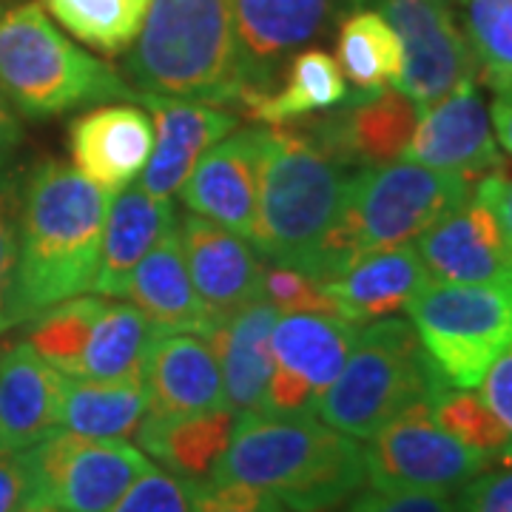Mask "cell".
Returning <instances> with one entry per match:
<instances>
[{"label":"cell","instance_id":"1","mask_svg":"<svg viewBox=\"0 0 512 512\" xmlns=\"http://www.w3.org/2000/svg\"><path fill=\"white\" fill-rule=\"evenodd\" d=\"M111 191L74 165L43 160L20 191L18 325L92 291Z\"/></svg>","mask_w":512,"mask_h":512},{"label":"cell","instance_id":"2","mask_svg":"<svg viewBox=\"0 0 512 512\" xmlns=\"http://www.w3.org/2000/svg\"><path fill=\"white\" fill-rule=\"evenodd\" d=\"M208 481H239L276 495L293 512H328L367 481L365 444L316 413L237 416L228 450Z\"/></svg>","mask_w":512,"mask_h":512},{"label":"cell","instance_id":"3","mask_svg":"<svg viewBox=\"0 0 512 512\" xmlns=\"http://www.w3.org/2000/svg\"><path fill=\"white\" fill-rule=\"evenodd\" d=\"M348 180V165L333 160L296 120L268 126L251 239L259 256L316 279Z\"/></svg>","mask_w":512,"mask_h":512},{"label":"cell","instance_id":"4","mask_svg":"<svg viewBox=\"0 0 512 512\" xmlns=\"http://www.w3.org/2000/svg\"><path fill=\"white\" fill-rule=\"evenodd\" d=\"M473 185L453 171L387 163L350 174L342 214L322 245L316 282H333L362 256L419 239L430 225L470 200Z\"/></svg>","mask_w":512,"mask_h":512},{"label":"cell","instance_id":"5","mask_svg":"<svg viewBox=\"0 0 512 512\" xmlns=\"http://www.w3.org/2000/svg\"><path fill=\"white\" fill-rule=\"evenodd\" d=\"M126 69L140 94L234 109V0H148Z\"/></svg>","mask_w":512,"mask_h":512},{"label":"cell","instance_id":"6","mask_svg":"<svg viewBox=\"0 0 512 512\" xmlns=\"http://www.w3.org/2000/svg\"><path fill=\"white\" fill-rule=\"evenodd\" d=\"M0 92L26 117L140 100L114 66L55 29L40 3H20L0 18Z\"/></svg>","mask_w":512,"mask_h":512},{"label":"cell","instance_id":"7","mask_svg":"<svg viewBox=\"0 0 512 512\" xmlns=\"http://www.w3.org/2000/svg\"><path fill=\"white\" fill-rule=\"evenodd\" d=\"M441 382L413 322L384 316L359 325L348 362L313 413L353 439L367 441Z\"/></svg>","mask_w":512,"mask_h":512},{"label":"cell","instance_id":"8","mask_svg":"<svg viewBox=\"0 0 512 512\" xmlns=\"http://www.w3.org/2000/svg\"><path fill=\"white\" fill-rule=\"evenodd\" d=\"M407 313L441 379L473 390L512 342V271L470 285L430 282Z\"/></svg>","mask_w":512,"mask_h":512},{"label":"cell","instance_id":"9","mask_svg":"<svg viewBox=\"0 0 512 512\" xmlns=\"http://www.w3.org/2000/svg\"><path fill=\"white\" fill-rule=\"evenodd\" d=\"M493 458L453 439L433 419L430 396L404 407L367 439V481L376 490L458 493L467 481L490 470Z\"/></svg>","mask_w":512,"mask_h":512},{"label":"cell","instance_id":"10","mask_svg":"<svg viewBox=\"0 0 512 512\" xmlns=\"http://www.w3.org/2000/svg\"><path fill=\"white\" fill-rule=\"evenodd\" d=\"M26 461L35 495L63 512H109L154 467L126 441L86 439L63 427L26 447Z\"/></svg>","mask_w":512,"mask_h":512},{"label":"cell","instance_id":"11","mask_svg":"<svg viewBox=\"0 0 512 512\" xmlns=\"http://www.w3.org/2000/svg\"><path fill=\"white\" fill-rule=\"evenodd\" d=\"M359 325L336 313H285L271 333L274 370L259 410L274 416L313 413L348 362Z\"/></svg>","mask_w":512,"mask_h":512},{"label":"cell","instance_id":"12","mask_svg":"<svg viewBox=\"0 0 512 512\" xmlns=\"http://www.w3.org/2000/svg\"><path fill=\"white\" fill-rule=\"evenodd\" d=\"M345 3L362 6V0H234L237 103L245 94L274 92L291 57L328 35Z\"/></svg>","mask_w":512,"mask_h":512},{"label":"cell","instance_id":"13","mask_svg":"<svg viewBox=\"0 0 512 512\" xmlns=\"http://www.w3.org/2000/svg\"><path fill=\"white\" fill-rule=\"evenodd\" d=\"M402 40L404 69L396 89L419 109L476 77V60L447 0H373Z\"/></svg>","mask_w":512,"mask_h":512},{"label":"cell","instance_id":"14","mask_svg":"<svg viewBox=\"0 0 512 512\" xmlns=\"http://www.w3.org/2000/svg\"><path fill=\"white\" fill-rule=\"evenodd\" d=\"M419 106L399 89L350 94L345 103L325 109V114L296 117L333 160L342 165L376 168L396 163L413 137Z\"/></svg>","mask_w":512,"mask_h":512},{"label":"cell","instance_id":"15","mask_svg":"<svg viewBox=\"0 0 512 512\" xmlns=\"http://www.w3.org/2000/svg\"><path fill=\"white\" fill-rule=\"evenodd\" d=\"M404 157L410 163L461 174L470 183L504 168L493 137L490 111L478 92L476 77L458 83L453 92L419 109V120L404 148Z\"/></svg>","mask_w":512,"mask_h":512},{"label":"cell","instance_id":"16","mask_svg":"<svg viewBox=\"0 0 512 512\" xmlns=\"http://www.w3.org/2000/svg\"><path fill=\"white\" fill-rule=\"evenodd\" d=\"M268 126H251L222 137L202 154L177 191L188 211L220 222L242 239H254L262 154Z\"/></svg>","mask_w":512,"mask_h":512},{"label":"cell","instance_id":"17","mask_svg":"<svg viewBox=\"0 0 512 512\" xmlns=\"http://www.w3.org/2000/svg\"><path fill=\"white\" fill-rule=\"evenodd\" d=\"M177 231L194 291L214 325L265 299V259L248 239L194 211L183 214Z\"/></svg>","mask_w":512,"mask_h":512},{"label":"cell","instance_id":"18","mask_svg":"<svg viewBox=\"0 0 512 512\" xmlns=\"http://www.w3.org/2000/svg\"><path fill=\"white\" fill-rule=\"evenodd\" d=\"M140 100L151 109L154 120V148L143 168L140 185L154 197L171 200L202 154L222 137L237 128L234 111L200 103V100H177V97H157L140 94Z\"/></svg>","mask_w":512,"mask_h":512},{"label":"cell","instance_id":"19","mask_svg":"<svg viewBox=\"0 0 512 512\" xmlns=\"http://www.w3.org/2000/svg\"><path fill=\"white\" fill-rule=\"evenodd\" d=\"M421 262L433 282H490L510 274L512 259L493 211L470 194L456 211L441 217L419 237Z\"/></svg>","mask_w":512,"mask_h":512},{"label":"cell","instance_id":"20","mask_svg":"<svg viewBox=\"0 0 512 512\" xmlns=\"http://www.w3.org/2000/svg\"><path fill=\"white\" fill-rule=\"evenodd\" d=\"M66 143L74 168L89 183L117 191L146 168L154 120L137 106H100L72 120Z\"/></svg>","mask_w":512,"mask_h":512},{"label":"cell","instance_id":"21","mask_svg":"<svg viewBox=\"0 0 512 512\" xmlns=\"http://www.w3.org/2000/svg\"><path fill=\"white\" fill-rule=\"evenodd\" d=\"M140 379L151 416H188L225 407L217 353L197 333H160L148 348Z\"/></svg>","mask_w":512,"mask_h":512},{"label":"cell","instance_id":"22","mask_svg":"<svg viewBox=\"0 0 512 512\" xmlns=\"http://www.w3.org/2000/svg\"><path fill=\"white\" fill-rule=\"evenodd\" d=\"M66 376L29 342L0 353V444L26 450L60 427Z\"/></svg>","mask_w":512,"mask_h":512},{"label":"cell","instance_id":"23","mask_svg":"<svg viewBox=\"0 0 512 512\" xmlns=\"http://www.w3.org/2000/svg\"><path fill=\"white\" fill-rule=\"evenodd\" d=\"M430 282L433 279L427 274L416 245L404 242L396 248L362 256L339 279L325 282V291L342 319L365 325L373 319L407 311V305Z\"/></svg>","mask_w":512,"mask_h":512},{"label":"cell","instance_id":"24","mask_svg":"<svg viewBox=\"0 0 512 512\" xmlns=\"http://www.w3.org/2000/svg\"><path fill=\"white\" fill-rule=\"evenodd\" d=\"M174 225L177 214L171 200L148 194L143 185H134L111 197L92 291L103 299L126 296L134 268Z\"/></svg>","mask_w":512,"mask_h":512},{"label":"cell","instance_id":"25","mask_svg":"<svg viewBox=\"0 0 512 512\" xmlns=\"http://www.w3.org/2000/svg\"><path fill=\"white\" fill-rule=\"evenodd\" d=\"M126 296L160 333H197L208 339L217 328L194 291L177 225L134 268Z\"/></svg>","mask_w":512,"mask_h":512},{"label":"cell","instance_id":"26","mask_svg":"<svg viewBox=\"0 0 512 512\" xmlns=\"http://www.w3.org/2000/svg\"><path fill=\"white\" fill-rule=\"evenodd\" d=\"M279 316V308H274L268 299H256L248 308L222 319L208 336L220 362L225 407L237 416L259 410L262 404L274 370L271 333Z\"/></svg>","mask_w":512,"mask_h":512},{"label":"cell","instance_id":"27","mask_svg":"<svg viewBox=\"0 0 512 512\" xmlns=\"http://www.w3.org/2000/svg\"><path fill=\"white\" fill-rule=\"evenodd\" d=\"M237 413L228 407L202 410L188 416H151L148 413L137 441L143 453L160 461L168 473L185 481H208L228 450Z\"/></svg>","mask_w":512,"mask_h":512},{"label":"cell","instance_id":"28","mask_svg":"<svg viewBox=\"0 0 512 512\" xmlns=\"http://www.w3.org/2000/svg\"><path fill=\"white\" fill-rule=\"evenodd\" d=\"M282 77L285 83L276 86L274 92L239 97L237 109L248 120L279 126V123H291L296 117L333 109L350 97L339 63L322 49L296 52Z\"/></svg>","mask_w":512,"mask_h":512},{"label":"cell","instance_id":"29","mask_svg":"<svg viewBox=\"0 0 512 512\" xmlns=\"http://www.w3.org/2000/svg\"><path fill=\"white\" fill-rule=\"evenodd\" d=\"M148 416V393L143 379L92 382L72 379L63 384L60 427L86 439L126 441L137 436Z\"/></svg>","mask_w":512,"mask_h":512},{"label":"cell","instance_id":"30","mask_svg":"<svg viewBox=\"0 0 512 512\" xmlns=\"http://www.w3.org/2000/svg\"><path fill=\"white\" fill-rule=\"evenodd\" d=\"M160 330L148 322L140 308L134 305H111L94 319L86 348L72 379H92V382H117V379H140L151 342Z\"/></svg>","mask_w":512,"mask_h":512},{"label":"cell","instance_id":"31","mask_svg":"<svg viewBox=\"0 0 512 512\" xmlns=\"http://www.w3.org/2000/svg\"><path fill=\"white\" fill-rule=\"evenodd\" d=\"M336 63L359 92H382L402 77V40L379 9L359 6L339 23Z\"/></svg>","mask_w":512,"mask_h":512},{"label":"cell","instance_id":"32","mask_svg":"<svg viewBox=\"0 0 512 512\" xmlns=\"http://www.w3.org/2000/svg\"><path fill=\"white\" fill-rule=\"evenodd\" d=\"M46 9L77 40L120 55L140 32L148 0H46Z\"/></svg>","mask_w":512,"mask_h":512},{"label":"cell","instance_id":"33","mask_svg":"<svg viewBox=\"0 0 512 512\" xmlns=\"http://www.w3.org/2000/svg\"><path fill=\"white\" fill-rule=\"evenodd\" d=\"M103 296H74L32 319L26 342L63 376H74L80 353L92 333L97 313L103 311Z\"/></svg>","mask_w":512,"mask_h":512},{"label":"cell","instance_id":"34","mask_svg":"<svg viewBox=\"0 0 512 512\" xmlns=\"http://www.w3.org/2000/svg\"><path fill=\"white\" fill-rule=\"evenodd\" d=\"M476 80L493 92L512 86V0H461Z\"/></svg>","mask_w":512,"mask_h":512},{"label":"cell","instance_id":"35","mask_svg":"<svg viewBox=\"0 0 512 512\" xmlns=\"http://www.w3.org/2000/svg\"><path fill=\"white\" fill-rule=\"evenodd\" d=\"M430 407H433V419L439 421L453 439L484 453V456L507 461L510 436L481 396L470 393L467 387H453V384L441 382L430 393Z\"/></svg>","mask_w":512,"mask_h":512},{"label":"cell","instance_id":"36","mask_svg":"<svg viewBox=\"0 0 512 512\" xmlns=\"http://www.w3.org/2000/svg\"><path fill=\"white\" fill-rule=\"evenodd\" d=\"M20 245V188L0 174V333L18 325L15 282H18Z\"/></svg>","mask_w":512,"mask_h":512},{"label":"cell","instance_id":"37","mask_svg":"<svg viewBox=\"0 0 512 512\" xmlns=\"http://www.w3.org/2000/svg\"><path fill=\"white\" fill-rule=\"evenodd\" d=\"M194 484L197 481L151 467L109 512H194Z\"/></svg>","mask_w":512,"mask_h":512},{"label":"cell","instance_id":"38","mask_svg":"<svg viewBox=\"0 0 512 512\" xmlns=\"http://www.w3.org/2000/svg\"><path fill=\"white\" fill-rule=\"evenodd\" d=\"M265 299L279 313H336L333 299L322 282L285 265H265ZM339 316V313H336Z\"/></svg>","mask_w":512,"mask_h":512},{"label":"cell","instance_id":"39","mask_svg":"<svg viewBox=\"0 0 512 512\" xmlns=\"http://www.w3.org/2000/svg\"><path fill=\"white\" fill-rule=\"evenodd\" d=\"M194 512H293L276 495L239 481H197L194 484Z\"/></svg>","mask_w":512,"mask_h":512},{"label":"cell","instance_id":"40","mask_svg":"<svg viewBox=\"0 0 512 512\" xmlns=\"http://www.w3.org/2000/svg\"><path fill=\"white\" fill-rule=\"evenodd\" d=\"M458 512H512V461L467 481L456 498Z\"/></svg>","mask_w":512,"mask_h":512},{"label":"cell","instance_id":"41","mask_svg":"<svg viewBox=\"0 0 512 512\" xmlns=\"http://www.w3.org/2000/svg\"><path fill=\"white\" fill-rule=\"evenodd\" d=\"M348 512H458L456 498L413 490H370L359 495Z\"/></svg>","mask_w":512,"mask_h":512},{"label":"cell","instance_id":"42","mask_svg":"<svg viewBox=\"0 0 512 512\" xmlns=\"http://www.w3.org/2000/svg\"><path fill=\"white\" fill-rule=\"evenodd\" d=\"M481 399L495 413V419L504 424L510 436V453L507 461H512V342L495 356V362L487 367L481 379Z\"/></svg>","mask_w":512,"mask_h":512},{"label":"cell","instance_id":"43","mask_svg":"<svg viewBox=\"0 0 512 512\" xmlns=\"http://www.w3.org/2000/svg\"><path fill=\"white\" fill-rule=\"evenodd\" d=\"M35 495L26 450L0 444V512H20Z\"/></svg>","mask_w":512,"mask_h":512},{"label":"cell","instance_id":"44","mask_svg":"<svg viewBox=\"0 0 512 512\" xmlns=\"http://www.w3.org/2000/svg\"><path fill=\"white\" fill-rule=\"evenodd\" d=\"M473 194L493 211L495 222L501 228V237H504V245H507L512 259V174H507L504 168H498V171L481 177L473 185Z\"/></svg>","mask_w":512,"mask_h":512},{"label":"cell","instance_id":"45","mask_svg":"<svg viewBox=\"0 0 512 512\" xmlns=\"http://www.w3.org/2000/svg\"><path fill=\"white\" fill-rule=\"evenodd\" d=\"M23 143V128L20 120L15 117V111L9 106L6 94L0 92V168L15 157V151Z\"/></svg>","mask_w":512,"mask_h":512},{"label":"cell","instance_id":"46","mask_svg":"<svg viewBox=\"0 0 512 512\" xmlns=\"http://www.w3.org/2000/svg\"><path fill=\"white\" fill-rule=\"evenodd\" d=\"M490 123L495 126L498 143L504 146V151L512 157V86L495 92L493 111H490Z\"/></svg>","mask_w":512,"mask_h":512},{"label":"cell","instance_id":"47","mask_svg":"<svg viewBox=\"0 0 512 512\" xmlns=\"http://www.w3.org/2000/svg\"><path fill=\"white\" fill-rule=\"evenodd\" d=\"M20 512H63L60 507H55L52 501H46V498H40V495H32L29 501H26V507Z\"/></svg>","mask_w":512,"mask_h":512},{"label":"cell","instance_id":"48","mask_svg":"<svg viewBox=\"0 0 512 512\" xmlns=\"http://www.w3.org/2000/svg\"><path fill=\"white\" fill-rule=\"evenodd\" d=\"M362 3H365V0H362Z\"/></svg>","mask_w":512,"mask_h":512}]
</instances>
